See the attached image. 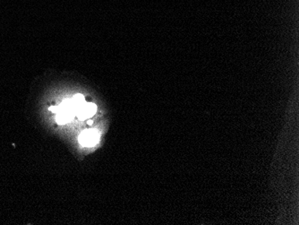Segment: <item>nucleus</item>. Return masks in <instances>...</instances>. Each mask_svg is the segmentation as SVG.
Returning <instances> with one entry per match:
<instances>
[{
    "instance_id": "f257e3e1",
    "label": "nucleus",
    "mask_w": 299,
    "mask_h": 225,
    "mask_svg": "<svg viewBox=\"0 0 299 225\" xmlns=\"http://www.w3.org/2000/svg\"><path fill=\"white\" fill-rule=\"evenodd\" d=\"M100 139V133L97 129H89L84 130L80 134L79 141L81 145L84 146H93L95 145Z\"/></svg>"
},
{
    "instance_id": "f03ea898",
    "label": "nucleus",
    "mask_w": 299,
    "mask_h": 225,
    "mask_svg": "<svg viewBox=\"0 0 299 225\" xmlns=\"http://www.w3.org/2000/svg\"><path fill=\"white\" fill-rule=\"evenodd\" d=\"M97 107L93 103H84L83 106L80 107L76 112V116H78L80 120H84L87 117L93 116L96 113Z\"/></svg>"
},
{
    "instance_id": "7ed1b4c3",
    "label": "nucleus",
    "mask_w": 299,
    "mask_h": 225,
    "mask_svg": "<svg viewBox=\"0 0 299 225\" xmlns=\"http://www.w3.org/2000/svg\"><path fill=\"white\" fill-rule=\"evenodd\" d=\"M74 116H75V114L73 112H59L57 116V122L60 125L68 123L73 118Z\"/></svg>"
},
{
    "instance_id": "20e7f679",
    "label": "nucleus",
    "mask_w": 299,
    "mask_h": 225,
    "mask_svg": "<svg viewBox=\"0 0 299 225\" xmlns=\"http://www.w3.org/2000/svg\"><path fill=\"white\" fill-rule=\"evenodd\" d=\"M49 110H51V111L55 112V113H58V111H59V107H58V106H57V107H50V108H49Z\"/></svg>"
},
{
    "instance_id": "39448f33",
    "label": "nucleus",
    "mask_w": 299,
    "mask_h": 225,
    "mask_svg": "<svg viewBox=\"0 0 299 225\" xmlns=\"http://www.w3.org/2000/svg\"><path fill=\"white\" fill-rule=\"evenodd\" d=\"M92 123H93V121H92V120H89V121H88V124H89V125H92Z\"/></svg>"
}]
</instances>
